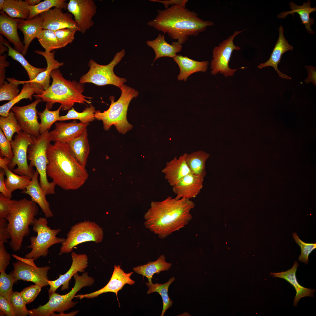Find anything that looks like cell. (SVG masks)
I'll return each instance as SVG.
<instances>
[{"instance_id":"6da1fadb","label":"cell","mask_w":316,"mask_h":316,"mask_svg":"<svg viewBox=\"0 0 316 316\" xmlns=\"http://www.w3.org/2000/svg\"><path fill=\"white\" fill-rule=\"evenodd\" d=\"M195 204L190 199L168 196L161 201H152L144 216V225L161 239L167 237L188 224Z\"/></svg>"},{"instance_id":"7a4b0ae2","label":"cell","mask_w":316,"mask_h":316,"mask_svg":"<svg viewBox=\"0 0 316 316\" xmlns=\"http://www.w3.org/2000/svg\"><path fill=\"white\" fill-rule=\"evenodd\" d=\"M147 24L162 32L164 35L167 33L171 39L176 40L182 44L187 41L189 36L197 35L214 23L201 19L194 11L174 5L158 10L156 18L149 21Z\"/></svg>"},{"instance_id":"3957f363","label":"cell","mask_w":316,"mask_h":316,"mask_svg":"<svg viewBox=\"0 0 316 316\" xmlns=\"http://www.w3.org/2000/svg\"><path fill=\"white\" fill-rule=\"evenodd\" d=\"M47 176L56 185L66 190H76L89 176L86 167L76 160L67 143L50 144L47 151Z\"/></svg>"},{"instance_id":"277c9868","label":"cell","mask_w":316,"mask_h":316,"mask_svg":"<svg viewBox=\"0 0 316 316\" xmlns=\"http://www.w3.org/2000/svg\"><path fill=\"white\" fill-rule=\"evenodd\" d=\"M50 77L52 79L51 85L46 90L33 96L46 102V106L49 110L56 103L60 104L63 109L68 111L75 103L91 104L87 99H90L92 97L82 94L85 90L84 84L66 80L58 68L52 71Z\"/></svg>"},{"instance_id":"5b68a950","label":"cell","mask_w":316,"mask_h":316,"mask_svg":"<svg viewBox=\"0 0 316 316\" xmlns=\"http://www.w3.org/2000/svg\"><path fill=\"white\" fill-rule=\"evenodd\" d=\"M37 204L25 198L15 200L6 218L11 236L10 248L14 251L20 250L24 237L30 233L29 226L33 225L38 212Z\"/></svg>"},{"instance_id":"8992f818","label":"cell","mask_w":316,"mask_h":316,"mask_svg":"<svg viewBox=\"0 0 316 316\" xmlns=\"http://www.w3.org/2000/svg\"><path fill=\"white\" fill-rule=\"evenodd\" d=\"M119 89L121 94L118 99L115 102L114 97L110 96L111 104L109 109L103 112L96 111L95 117V119L102 121L105 130H109L114 125L119 133L125 134L133 127L127 120L128 108L131 100L136 97L139 93L134 88L125 84Z\"/></svg>"},{"instance_id":"52a82bcc","label":"cell","mask_w":316,"mask_h":316,"mask_svg":"<svg viewBox=\"0 0 316 316\" xmlns=\"http://www.w3.org/2000/svg\"><path fill=\"white\" fill-rule=\"evenodd\" d=\"M75 283L73 287L68 293L60 295L54 292L49 296L48 302L40 305L36 308L29 310L30 316H49L58 312L59 313L74 307L78 302L73 301L76 293L83 287L91 286L95 282L94 278L88 276L87 272H84L81 276L78 272L73 276Z\"/></svg>"},{"instance_id":"ba28073f","label":"cell","mask_w":316,"mask_h":316,"mask_svg":"<svg viewBox=\"0 0 316 316\" xmlns=\"http://www.w3.org/2000/svg\"><path fill=\"white\" fill-rule=\"evenodd\" d=\"M49 132L48 130L38 137L32 136L33 143L28 147L27 155L30 161L29 166L36 168L40 176V186L46 195L54 194L56 185L53 181L49 182L47 178V167L49 162L47 152L51 141Z\"/></svg>"},{"instance_id":"9c48e42d","label":"cell","mask_w":316,"mask_h":316,"mask_svg":"<svg viewBox=\"0 0 316 316\" xmlns=\"http://www.w3.org/2000/svg\"><path fill=\"white\" fill-rule=\"evenodd\" d=\"M47 224L46 218L40 217L38 219H35L32 230L37 235L30 238V244L27 248H31L32 250L25 255V258H33L36 260L41 257H46L50 247L57 243H61L64 241L65 238L56 236L61 231V229H51Z\"/></svg>"},{"instance_id":"30bf717a","label":"cell","mask_w":316,"mask_h":316,"mask_svg":"<svg viewBox=\"0 0 316 316\" xmlns=\"http://www.w3.org/2000/svg\"><path fill=\"white\" fill-rule=\"evenodd\" d=\"M125 54V50L122 49L116 53L112 61L106 65L99 64L91 59L88 64L89 70L80 77V83L82 84L91 83L100 86L112 85L120 88L127 80L116 75L114 73V69Z\"/></svg>"},{"instance_id":"8fae6325","label":"cell","mask_w":316,"mask_h":316,"mask_svg":"<svg viewBox=\"0 0 316 316\" xmlns=\"http://www.w3.org/2000/svg\"><path fill=\"white\" fill-rule=\"evenodd\" d=\"M103 229L94 222L85 221L72 226L67 235V237L61 243L59 254L72 252L78 244L88 241L97 243L103 239Z\"/></svg>"},{"instance_id":"7c38bea8","label":"cell","mask_w":316,"mask_h":316,"mask_svg":"<svg viewBox=\"0 0 316 316\" xmlns=\"http://www.w3.org/2000/svg\"><path fill=\"white\" fill-rule=\"evenodd\" d=\"M33 143L32 136L22 131L16 135L11 142L13 156L8 167L14 173L31 178L33 176L35 171L28 164L27 153L29 146Z\"/></svg>"},{"instance_id":"4fadbf2b","label":"cell","mask_w":316,"mask_h":316,"mask_svg":"<svg viewBox=\"0 0 316 316\" xmlns=\"http://www.w3.org/2000/svg\"><path fill=\"white\" fill-rule=\"evenodd\" d=\"M245 30L236 31L228 38L215 47L212 51V58L211 62V73L215 75L219 73L226 77L233 76L237 69H231L229 63L233 51L238 50L240 47L236 46L233 43V40L238 35Z\"/></svg>"},{"instance_id":"5bb4252c","label":"cell","mask_w":316,"mask_h":316,"mask_svg":"<svg viewBox=\"0 0 316 316\" xmlns=\"http://www.w3.org/2000/svg\"><path fill=\"white\" fill-rule=\"evenodd\" d=\"M97 8L93 0H70L67 8L74 16L78 31L83 34L93 26V18L96 13Z\"/></svg>"},{"instance_id":"9a60e30c","label":"cell","mask_w":316,"mask_h":316,"mask_svg":"<svg viewBox=\"0 0 316 316\" xmlns=\"http://www.w3.org/2000/svg\"><path fill=\"white\" fill-rule=\"evenodd\" d=\"M42 101L41 99L38 98L30 104L13 106L11 109L14 112L21 130L32 136L38 137L40 135L36 107Z\"/></svg>"},{"instance_id":"2e32d148","label":"cell","mask_w":316,"mask_h":316,"mask_svg":"<svg viewBox=\"0 0 316 316\" xmlns=\"http://www.w3.org/2000/svg\"><path fill=\"white\" fill-rule=\"evenodd\" d=\"M13 270L12 271L15 282L19 280L32 282L42 287L49 285V266L41 267H34L18 260L13 262Z\"/></svg>"},{"instance_id":"e0dca14e","label":"cell","mask_w":316,"mask_h":316,"mask_svg":"<svg viewBox=\"0 0 316 316\" xmlns=\"http://www.w3.org/2000/svg\"><path fill=\"white\" fill-rule=\"evenodd\" d=\"M40 15L43 20V29L55 31L71 28L76 29L78 31V26L73 15L70 13H63L61 9L54 7Z\"/></svg>"},{"instance_id":"ac0fdd59","label":"cell","mask_w":316,"mask_h":316,"mask_svg":"<svg viewBox=\"0 0 316 316\" xmlns=\"http://www.w3.org/2000/svg\"><path fill=\"white\" fill-rule=\"evenodd\" d=\"M133 273V272L125 273L120 265H115L111 278L105 286L90 293L75 295V297L80 299L84 298H91L97 297L104 293L112 292L115 293L118 301V293L119 291L122 289L126 284L132 285L135 284V281L130 278V276Z\"/></svg>"},{"instance_id":"d6986e66","label":"cell","mask_w":316,"mask_h":316,"mask_svg":"<svg viewBox=\"0 0 316 316\" xmlns=\"http://www.w3.org/2000/svg\"><path fill=\"white\" fill-rule=\"evenodd\" d=\"M72 262L68 270L64 274H60L57 279L54 281H48L50 288L48 291L49 296L56 290L61 286V290L68 289L69 288V282L73 276L78 272H83L88 264V258L85 254H78L72 252L71 254Z\"/></svg>"},{"instance_id":"ffe728a7","label":"cell","mask_w":316,"mask_h":316,"mask_svg":"<svg viewBox=\"0 0 316 316\" xmlns=\"http://www.w3.org/2000/svg\"><path fill=\"white\" fill-rule=\"evenodd\" d=\"M89 124L78 123L75 120L69 123L55 122L54 129L49 132L51 141L67 143L87 130Z\"/></svg>"},{"instance_id":"44dd1931","label":"cell","mask_w":316,"mask_h":316,"mask_svg":"<svg viewBox=\"0 0 316 316\" xmlns=\"http://www.w3.org/2000/svg\"><path fill=\"white\" fill-rule=\"evenodd\" d=\"M204 177L190 173L172 186L176 199H190L195 197L203 187Z\"/></svg>"},{"instance_id":"7402d4cb","label":"cell","mask_w":316,"mask_h":316,"mask_svg":"<svg viewBox=\"0 0 316 316\" xmlns=\"http://www.w3.org/2000/svg\"><path fill=\"white\" fill-rule=\"evenodd\" d=\"M34 52L42 55L45 58L47 61V66L45 71L39 73L35 79L31 80L22 81L17 80L14 78H7L6 79L9 82L17 85L20 84H24L27 83H37L40 84L44 90H45L50 86V74L52 71L62 66L64 63L63 62H60L54 59L55 51L47 53L42 51L37 50L35 51Z\"/></svg>"},{"instance_id":"603a6c76","label":"cell","mask_w":316,"mask_h":316,"mask_svg":"<svg viewBox=\"0 0 316 316\" xmlns=\"http://www.w3.org/2000/svg\"><path fill=\"white\" fill-rule=\"evenodd\" d=\"M186 154L185 153L178 158L175 157L167 162L162 170V172L164 174L165 179L172 187L191 173L186 162Z\"/></svg>"},{"instance_id":"cb8c5ba5","label":"cell","mask_w":316,"mask_h":316,"mask_svg":"<svg viewBox=\"0 0 316 316\" xmlns=\"http://www.w3.org/2000/svg\"><path fill=\"white\" fill-rule=\"evenodd\" d=\"M284 31L283 26L280 25L279 29V38L269 59L265 62L258 65L257 67L262 69L268 66H272L276 71L280 77L286 79H291V77L281 72L278 68V64L280 62L283 54L288 51H291L293 48V47L288 44L284 37Z\"/></svg>"},{"instance_id":"d4e9b609","label":"cell","mask_w":316,"mask_h":316,"mask_svg":"<svg viewBox=\"0 0 316 316\" xmlns=\"http://www.w3.org/2000/svg\"><path fill=\"white\" fill-rule=\"evenodd\" d=\"M0 33L14 45V49L22 54L24 44L19 37L18 32V18L9 16L2 11H0Z\"/></svg>"},{"instance_id":"484cf974","label":"cell","mask_w":316,"mask_h":316,"mask_svg":"<svg viewBox=\"0 0 316 316\" xmlns=\"http://www.w3.org/2000/svg\"><path fill=\"white\" fill-rule=\"evenodd\" d=\"M42 23V19L40 15L30 19L18 18V29L24 35V50L22 53L24 56L26 55L31 42L37 38L43 29Z\"/></svg>"},{"instance_id":"4316f807","label":"cell","mask_w":316,"mask_h":316,"mask_svg":"<svg viewBox=\"0 0 316 316\" xmlns=\"http://www.w3.org/2000/svg\"><path fill=\"white\" fill-rule=\"evenodd\" d=\"M39 175L38 172L35 171L30 183L22 192L30 196L31 200L39 205L46 218L52 217L53 214L46 199V195L39 183Z\"/></svg>"},{"instance_id":"83f0119b","label":"cell","mask_w":316,"mask_h":316,"mask_svg":"<svg viewBox=\"0 0 316 316\" xmlns=\"http://www.w3.org/2000/svg\"><path fill=\"white\" fill-rule=\"evenodd\" d=\"M299 266L298 262L295 261L292 267L286 271L278 273L271 272L270 273L274 277L285 279L294 288L296 292L293 300V305L295 306H297L299 300L301 298L307 296L313 297V293L315 291V289L304 287L298 283L296 278V273Z\"/></svg>"},{"instance_id":"f1b7e54d","label":"cell","mask_w":316,"mask_h":316,"mask_svg":"<svg viewBox=\"0 0 316 316\" xmlns=\"http://www.w3.org/2000/svg\"><path fill=\"white\" fill-rule=\"evenodd\" d=\"M146 44L154 50L155 56L153 62L157 59L163 57H169L174 58L177 53L181 51L182 44L177 41L172 42L171 44L165 40L164 35L159 34L154 40L147 41Z\"/></svg>"},{"instance_id":"f546056e","label":"cell","mask_w":316,"mask_h":316,"mask_svg":"<svg viewBox=\"0 0 316 316\" xmlns=\"http://www.w3.org/2000/svg\"><path fill=\"white\" fill-rule=\"evenodd\" d=\"M173 59L180 68V73L177 77L179 80L186 81L188 77L194 73L206 72L209 65L208 61H197L180 55L177 54Z\"/></svg>"},{"instance_id":"4dcf8cb0","label":"cell","mask_w":316,"mask_h":316,"mask_svg":"<svg viewBox=\"0 0 316 316\" xmlns=\"http://www.w3.org/2000/svg\"><path fill=\"white\" fill-rule=\"evenodd\" d=\"M290 8L291 10L289 11L282 12L279 13L278 15V18H286L289 14L293 15L295 13H298L300 16L302 24L305 25V28L307 32L311 34H313L315 32L312 29L311 26L314 23V19L310 17V14L316 11V7H311L310 0H308L306 3H303L301 6H298L293 1L289 3Z\"/></svg>"},{"instance_id":"1f68e13d","label":"cell","mask_w":316,"mask_h":316,"mask_svg":"<svg viewBox=\"0 0 316 316\" xmlns=\"http://www.w3.org/2000/svg\"><path fill=\"white\" fill-rule=\"evenodd\" d=\"M44 90L42 86L38 83L31 82L25 83L21 92L17 97L11 101L0 106L1 116H7L12 107L22 99H28L31 100L32 96L34 94L39 93Z\"/></svg>"},{"instance_id":"d6a6232c","label":"cell","mask_w":316,"mask_h":316,"mask_svg":"<svg viewBox=\"0 0 316 316\" xmlns=\"http://www.w3.org/2000/svg\"><path fill=\"white\" fill-rule=\"evenodd\" d=\"M67 143L77 161L86 167L90 149L87 130L80 135Z\"/></svg>"},{"instance_id":"836d02e7","label":"cell","mask_w":316,"mask_h":316,"mask_svg":"<svg viewBox=\"0 0 316 316\" xmlns=\"http://www.w3.org/2000/svg\"><path fill=\"white\" fill-rule=\"evenodd\" d=\"M171 265V263L166 261L164 255H162L156 261H149L146 264L133 267V270L137 273L146 277L149 282L152 283V278L154 274H158L161 271L168 270Z\"/></svg>"},{"instance_id":"e575fe53","label":"cell","mask_w":316,"mask_h":316,"mask_svg":"<svg viewBox=\"0 0 316 316\" xmlns=\"http://www.w3.org/2000/svg\"><path fill=\"white\" fill-rule=\"evenodd\" d=\"M209 157L208 153L202 150L186 153V162L191 173L204 177L206 174L205 162Z\"/></svg>"},{"instance_id":"d590c367","label":"cell","mask_w":316,"mask_h":316,"mask_svg":"<svg viewBox=\"0 0 316 316\" xmlns=\"http://www.w3.org/2000/svg\"><path fill=\"white\" fill-rule=\"evenodd\" d=\"M0 40H1L3 44L8 49L7 55L18 62L25 70L29 77V80L34 79L39 73L45 71L47 67L43 68H38L30 64L25 59L22 54L12 47L8 42L4 38L1 34H0Z\"/></svg>"},{"instance_id":"8d00e7d4","label":"cell","mask_w":316,"mask_h":316,"mask_svg":"<svg viewBox=\"0 0 316 316\" xmlns=\"http://www.w3.org/2000/svg\"><path fill=\"white\" fill-rule=\"evenodd\" d=\"M29 6L26 0H5L2 11L13 18L26 20L30 13Z\"/></svg>"},{"instance_id":"74e56055","label":"cell","mask_w":316,"mask_h":316,"mask_svg":"<svg viewBox=\"0 0 316 316\" xmlns=\"http://www.w3.org/2000/svg\"><path fill=\"white\" fill-rule=\"evenodd\" d=\"M175 279L174 277H172L168 281L163 284H153L149 282H146V284L148 288L147 291V294L156 292L160 294L162 297L163 306L161 316H164L166 310L171 307L173 304V301L169 297L168 292L169 286Z\"/></svg>"},{"instance_id":"f35d334b","label":"cell","mask_w":316,"mask_h":316,"mask_svg":"<svg viewBox=\"0 0 316 316\" xmlns=\"http://www.w3.org/2000/svg\"><path fill=\"white\" fill-rule=\"evenodd\" d=\"M6 178L5 182L6 188L12 193L17 189L25 190L30 183L31 178L26 176H19L13 172L8 166L3 169Z\"/></svg>"},{"instance_id":"ab89813d","label":"cell","mask_w":316,"mask_h":316,"mask_svg":"<svg viewBox=\"0 0 316 316\" xmlns=\"http://www.w3.org/2000/svg\"><path fill=\"white\" fill-rule=\"evenodd\" d=\"M85 108L83 111L79 112L76 111L73 107L68 111L67 114L61 116L59 121L70 120H78L84 123H89L95 119V114L96 111L95 107L91 104Z\"/></svg>"},{"instance_id":"60d3db41","label":"cell","mask_w":316,"mask_h":316,"mask_svg":"<svg viewBox=\"0 0 316 316\" xmlns=\"http://www.w3.org/2000/svg\"><path fill=\"white\" fill-rule=\"evenodd\" d=\"M0 127L8 140L10 142L12 141V137L15 133H18L22 130L14 112L11 110L7 116H0Z\"/></svg>"},{"instance_id":"b9f144b4","label":"cell","mask_w":316,"mask_h":316,"mask_svg":"<svg viewBox=\"0 0 316 316\" xmlns=\"http://www.w3.org/2000/svg\"><path fill=\"white\" fill-rule=\"evenodd\" d=\"M65 0H45L34 6H29L30 13L28 19L33 18L37 15L44 12L53 7L67 9L68 3Z\"/></svg>"},{"instance_id":"7bdbcfd3","label":"cell","mask_w":316,"mask_h":316,"mask_svg":"<svg viewBox=\"0 0 316 316\" xmlns=\"http://www.w3.org/2000/svg\"><path fill=\"white\" fill-rule=\"evenodd\" d=\"M37 38L46 52L62 48L54 31L43 29Z\"/></svg>"},{"instance_id":"ee69618b","label":"cell","mask_w":316,"mask_h":316,"mask_svg":"<svg viewBox=\"0 0 316 316\" xmlns=\"http://www.w3.org/2000/svg\"><path fill=\"white\" fill-rule=\"evenodd\" d=\"M62 108V107L60 105L56 110L51 111L46 106L43 111L38 112L41 120L40 131V134L49 130L54 123L59 121L60 117V111Z\"/></svg>"},{"instance_id":"f6af8a7d","label":"cell","mask_w":316,"mask_h":316,"mask_svg":"<svg viewBox=\"0 0 316 316\" xmlns=\"http://www.w3.org/2000/svg\"><path fill=\"white\" fill-rule=\"evenodd\" d=\"M0 295L10 300V296L13 292V287L15 282V278L11 272L9 274L5 271L0 272Z\"/></svg>"},{"instance_id":"bcb514c9","label":"cell","mask_w":316,"mask_h":316,"mask_svg":"<svg viewBox=\"0 0 316 316\" xmlns=\"http://www.w3.org/2000/svg\"><path fill=\"white\" fill-rule=\"evenodd\" d=\"M19 92L18 85L5 81L0 85V101H10L17 97Z\"/></svg>"},{"instance_id":"7dc6e473","label":"cell","mask_w":316,"mask_h":316,"mask_svg":"<svg viewBox=\"0 0 316 316\" xmlns=\"http://www.w3.org/2000/svg\"><path fill=\"white\" fill-rule=\"evenodd\" d=\"M293 237L296 243L301 248V254L298 260L307 264L309 261L308 256L312 251L316 248V243L305 242L301 240L297 235L296 233H293Z\"/></svg>"},{"instance_id":"c3c4849f","label":"cell","mask_w":316,"mask_h":316,"mask_svg":"<svg viewBox=\"0 0 316 316\" xmlns=\"http://www.w3.org/2000/svg\"><path fill=\"white\" fill-rule=\"evenodd\" d=\"M10 300L16 316H26L28 315L29 311L26 308V304L22 297L20 292H13L10 296Z\"/></svg>"},{"instance_id":"681fc988","label":"cell","mask_w":316,"mask_h":316,"mask_svg":"<svg viewBox=\"0 0 316 316\" xmlns=\"http://www.w3.org/2000/svg\"><path fill=\"white\" fill-rule=\"evenodd\" d=\"M76 29L66 28L54 31L55 34L62 48L72 42L75 38Z\"/></svg>"},{"instance_id":"f907efd6","label":"cell","mask_w":316,"mask_h":316,"mask_svg":"<svg viewBox=\"0 0 316 316\" xmlns=\"http://www.w3.org/2000/svg\"><path fill=\"white\" fill-rule=\"evenodd\" d=\"M42 287L35 284L25 288L20 292L21 295L27 304L32 302L41 290Z\"/></svg>"},{"instance_id":"816d5d0a","label":"cell","mask_w":316,"mask_h":316,"mask_svg":"<svg viewBox=\"0 0 316 316\" xmlns=\"http://www.w3.org/2000/svg\"><path fill=\"white\" fill-rule=\"evenodd\" d=\"M0 153L2 156L12 161L13 155L11 142L8 140L0 128Z\"/></svg>"},{"instance_id":"f5cc1de1","label":"cell","mask_w":316,"mask_h":316,"mask_svg":"<svg viewBox=\"0 0 316 316\" xmlns=\"http://www.w3.org/2000/svg\"><path fill=\"white\" fill-rule=\"evenodd\" d=\"M0 316H16L10 300L0 295Z\"/></svg>"},{"instance_id":"db71d44e","label":"cell","mask_w":316,"mask_h":316,"mask_svg":"<svg viewBox=\"0 0 316 316\" xmlns=\"http://www.w3.org/2000/svg\"><path fill=\"white\" fill-rule=\"evenodd\" d=\"M15 200H11L0 194V218H6L8 216Z\"/></svg>"},{"instance_id":"11a10c76","label":"cell","mask_w":316,"mask_h":316,"mask_svg":"<svg viewBox=\"0 0 316 316\" xmlns=\"http://www.w3.org/2000/svg\"><path fill=\"white\" fill-rule=\"evenodd\" d=\"M8 223L6 218H0V245L8 242L11 239L8 228Z\"/></svg>"},{"instance_id":"9f6ffc18","label":"cell","mask_w":316,"mask_h":316,"mask_svg":"<svg viewBox=\"0 0 316 316\" xmlns=\"http://www.w3.org/2000/svg\"><path fill=\"white\" fill-rule=\"evenodd\" d=\"M11 255L6 250L4 244L0 245V272L5 271L10 263Z\"/></svg>"},{"instance_id":"6f0895ef","label":"cell","mask_w":316,"mask_h":316,"mask_svg":"<svg viewBox=\"0 0 316 316\" xmlns=\"http://www.w3.org/2000/svg\"><path fill=\"white\" fill-rule=\"evenodd\" d=\"M152 2L160 3L162 4L166 8H169V5L172 6H179L185 8L187 3L188 1V0H150Z\"/></svg>"},{"instance_id":"680465c9","label":"cell","mask_w":316,"mask_h":316,"mask_svg":"<svg viewBox=\"0 0 316 316\" xmlns=\"http://www.w3.org/2000/svg\"><path fill=\"white\" fill-rule=\"evenodd\" d=\"M6 57L5 54L4 55H0V85L2 84L5 81V68L8 66L9 65V63L6 60Z\"/></svg>"},{"instance_id":"91938a15","label":"cell","mask_w":316,"mask_h":316,"mask_svg":"<svg viewBox=\"0 0 316 316\" xmlns=\"http://www.w3.org/2000/svg\"><path fill=\"white\" fill-rule=\"evenodd\" d=\"M305 67L307 70L308 76L305 80L306 83H309L310 82L313 83V85H316V69L315 67L311 66H305Z\"/></svg>"},{"instance_id":"94428289","label":"cell","mask_w":316,"mask_h":316,"mask_svg":"<svg viewBox=\"0 0 316 316\" xmlns=\"http://www.w3.org/2000/svg\"><path fill=\"white\" fill-rule=\"evenodd\" d=\"M5 173L4 170L0 172V192L7 197L11 199L12 198V193L8 189L6 186L4 175Z\"/></svg>"},{"instance_id":"6125c7cd","label":"cell","mask_w":316,"mask_h":316,"mask_svg":"<svg viewBox=\"0 0 316 316\" xmlns=\"http://www.w3.org/2000/svg\"><path fill=\"white\" fill-rule=\"evenodd\" d=\"M12 255L18 260L20 261L25 264L34 267H37L34 263V260H35L33 258H24L14 254H12Z\"/></svg>"},{"instance_id":"be15d7a7","label":"cell","mask_w":316,"mask_h":316,"mask_svg":"<svg viewBox=\"0 0 316 316\" xmlns=\"http://www.w3.org/2000/svg\"><path fill=\"white\" fill-rule=\"evenodd\" d=\"M12 161L6 158H2L0 157V167L3 169L6 166H8L11 163Z\"/></svg>"},{"instance_id":"e7e4bbea","label":"cell","mask_w":316,"mask_h":316,"mask_svg":"<svg viewBox=\"0 0 316 316\" xmlns=\"http://www.w3.org/2000/svg\"><path fill=\"white\" fill-rule=\"evenodd\" d=\"M8 51V49L3 43L1 40H0V55H2L4 51Z\"/></svg>"},{"instance_id":"03108f58","label":"cell","mask_w":316,"mask_h":316,"mask_svg":"<svg viewBox=\"0 0 316 316\" xmlns=\"http://www.w3.org/2000/svg\"><path fill=\"white\" fill-rule=\"evenodd\" d=\"M29 6L36 5L41 2V0H26Z\"/></svg>"},{"instance_id":"003e7915","label":"cell","mask_w":316,"mask_h":316,"mask_svg":"<svg viewBox=\"0 0 316 316\" xmlns=\"http://www.w3.org/2000/svg\"><path fill=\"white\" fill-rule=\"evenodd\" d=\"M5 0H0V10L1 11L4 4Z\"/></svg>"}]
</instances>
